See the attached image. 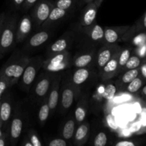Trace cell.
<instances>
[{
    "mask_svg": "<svg viewBox=\"0 0 146 146\" xmlns=\"http://www.w3.org/2000/svg\"><path fill=\"white\" fill-rule=\"evenodd\" d=\"M74 2L75 0H56L54 4L55 7L67 11L72 7Z\"/></svg>",
    "mask_w": 146,
    "mask_h": 146,
    "instance_id": "33",
    "label": "cell"
},
{
    "mask_svg": "<svg viewBox=\"0 0 146 146\" xmlns=\"http://www.w3.org/2000/svg\"><path fill=\"white\" fill-rule=\"evenodd\" d=\"M0 146H5V140L3 136H0Z\"/></svg>",
    "mask_w": 146,
    "mask_h": 146,
    "instance_id": "47",
    "label": "cell"
},
{
    "mask_svg": "<svg viewBox=\"0 0 146 146\" xmlns=\"http://www.w3.org/2000/svg\"><path fill=\"white\" fill-rule=\"evenodd\" d=\"M25 146H33V145L31 143H27L25 144Z\"/></svg>",
    "mask_w": 146,
    "mask_h": 146,
    "instance_id": "49",
    "label": "cell"
},
{
    "mask_svg": "<svg viewBox=\"0 0 146 146\" xmlns=\"http://www.w3.org/2000/svg\"><path fill=\"white\" fill-rule=\"evenodd\" d=\"M121 47L116 44H106L101 47L96 54V64L98 71H101V68L112 58L114 54L121 48Z\"/></svg>",
    "mask_w": 146,
    "mask_h": 146,
    "instance_id": "8",
    "label": "cell"
},
{
    "mask_svg": "<svg viewBox=\"0 0 146 146\" xmlns=\"http://www.w3.org/2000/svg\"><path fill=\"white\" fill-rule=\"evenodd\" d=\"M98 9V7L94 1L86 4V6L83 9L80 20V25L84 31L95 24Z\"/></svg>",
    "mask_w": 146,
    "mask_h": 146,
    "instance_id": "12",
    "label": "cell"
},
{
    "mask_svg": "<svg viewBox=\"0 0 146 146\" xmlns=\"http://www.w3.org/2000/svg\"><path fill=\"white\" fill-rule=\"evenodd\" d=\"M75 125H76V120L75 118H70L65 123L63 128V137L66 140H69L74 135L75 132Z\"/></svg>",
    "mask_w": 146,
    "mask_h": 146,
    "instance_id": "28",
    "label": "cell"
},
{
    "mask_svg": "<svg viewBox=\"0 0 146 146\" xmlns=\"http://www.w3.org/2000/svg\"><path fill=\"white\" fill-rule=\"evenodd\" d=\"M131 26L123 27H106L104 30V42L106 44H116L121 42V38Z\"/></svg>",
    "mask_w": 146,
    "mask_h": 146,
    "instance_id": "10",
    "label": "cell"
},
{
    "mask_svg": "<svg viewBox=\"0 0 146 146\" xmlns=\"http://www.w3.org/2000/svg\"><path fill=\"white\" fill-rule=\"evenodd\" d=\"M146 31V11L143 15L137 21L133 26H131L129 29L126 31L121 38V41H129L133 36L138 33Z\"/></svg>",
    "mask_w": 146,
    "mask_h": 146,
    "instance_id": "19",
    "label": "cell"
},
{
    "mask_svg": "<svg viewBox=\"0 0 146 146\" xmlns=\"http://www.w3.org/2000/svg\"><path fill=\"white\" fill-rule=\"evenodd\" d=\"M108 81H106L107 84H101L99 86L101 96L104 100V104H108V102L112 101L118 91L115 83L108 82Z\"/></svg>",
    "mask_w": 146,
    "mask_h": 146,
    "instance_id": "22",
    "label": "cell"
},
{
    "mask_svg": "<svg viewBox=\"0 0 146 146\" xmlns=\"http://www.w3.org/2000/svg\"><path fill=\"white\" fill-rule=\"evenodd\" d=\"M38 1V0H24V2L21 7V9L24 11H27L29 10Z\"/></svg>",
    "mask_w": 146,
    "mask_h": 146,
    "instance_id": "38",
    "label": "cell"
},
{
    "mask_svg": "<svg viewBox=\"0 0 146 146\" xmlns=\"http://www.w3.org/2000/svg\"><path fill=\"white\" fill-rule=\"evenodd\" d=\"M131 41V44L135 47L143 45V44L146 43V31L145 32H141L138 33V34H135L131 38L130 40Z\"/></svg>",
    "mask_w": 146,
    "mask_h": 146,
    "instance_id": "32",
    "label": "cell"
},
{
    "mask_svg": "<svg viewBox=\"0 0 146 146\" xmlns=\"http://www.w3.org/2000/svg\"><path fill=\"white\" fill-rule=\"evenodd\" d=\"M44 60L42 56L30 58L29 61L19 79L20 87L22 88L23 91L29 92L31 86L36 81L38 71L42 67Z\"/></svg>",
    "mask_w": 146,
    "mask_h": 146,
    "instance_id": "3",
    "label": "cell"
},
{
    "mask_svg": "<svg viewBox=\"0 0 146 146\" xmlns=\"http://www.w3.org/2000/svg\"><path fill=\"white\" fill-rule=\"evenodd\" d=\"M61 78H62L61 74L59 73L56 74L54 81H53L52 85L50 88L48 96H47V102H48V106L51 110V113H53L55 111V109L58 106V103H59Z\"/></svg>",
    "mask_w": 146,
    "mask_h": 146,
    "instance_id": "9",
    "label": "cell"
},
{
    "mask_svg": "<svg viewBox=\"0 0 146 146\" xmlns=\"http://www.w3.org/2000/svg\"><path fill=\"white\" fill-rule=\"evenodd\" d=\"M134 53H135L134 54L140 57L143 60V61L146 60V43L139 46L135 47L134 49Z\"/></svg>",
    "mask_w": 146,
    "mask_h": 146,
    "instance_id": "36",
    "label": "cell"
},
{
    "mask_svg": "<svg viewBox=\"0 0 146 146\" xmlns=\"http://www.w3.org/2000/svg\"><path fill=\"white\" fill-rule=\"evenodd\" d=\"M12 115V99L9 93H5L1 99L0 106V118L1 123L9 122Z\"/></svg>",
    "mask_w": 146,
    "mask_h": 146,
    "instance_id": "18",
    "label": "cell"
},
{
    "mask_svg": "<svg viewBox=\"0 0 146 146\" xmlns=\"http://www.w3.org/2000/svg\"><path fill=\"white\" fill-rule=\"evenodd\" d=\"M48 146H66V142L61 138H57L51 141Z\"/></svg>",
    "mask_w": 146,
    "mask_h": 146,
    "instance_id": "39",
    "label": "cell"
},
{
    "mask_svg": "<svg viewBox=\"0 0 146 146\" xmlns=\"http://www.w3.org/2000/svg\"><path fill=\"white\" fill-rule=\"evenodd\" d=\"M0 106H1V99H0Z\"/></svg>",
    "mask_w": 146,
    "mask_h": 146,
    "instance_id": "51",
    "label": "cell"
},
{
    "mask_svg": "<svg viewBox=\"0 0 146 146\" xmlns=\"http://www.w3.org/2000/svg\"><path fill=\"white\" fill-rule=\"evenodd\" d=\"M11 87L9 82L4 76L0 75V99L6 93L8 88Z\"/></svg>",
    "mask_w": 146,
    "mask_h": 146,
    "instance_id": "35",
    "label": "cell"
},
{
    "mask_svg": "<svg viewBox=\"0 0 146 146\" xmlns=\"http://www.w3.org/2000/svg\"><path fill=\"white\" fill-rule=\"evenodd\" d=\"M11 2L13 7L17 10L21 8L24 2V0H11Z\"/></svg>",
    "mask_w": 146,
    "mask_h": 146,
    "instance_id": "41",
    "label": "cell"
},
{
    "mask_svg": "<svg viewBox=\"0 0 146 146\" xmlns=\"http://www.w3.org/2000/svg\"><path fill=\"white\" fill-rule=\"evenodd\" d=\"M19 114H15L11 122L10 135L13 139H17L20 136L23 128V120Z\"/></svg>",
    "mask_w": 146,
    "mask_h": 146,
    "instance_id": "25",
    "label": "cell"
},
{
    "mask_svg": "<svg viewBox=\"0 0 146 146\" xmlns=\"http://www.w3.org/2000/svg\"><path fill=\"white\" fill-rule=\"evenodd\" d=\"M141 95L142 96H146V85L142 87V89L141 91Z\"/></svg>",
    "mask_w": 146,
    "mask_h": 146,
    "instance_id": "45",
    "label": "cell"
},
{
    "mask_svg": "<svg viewBox=\"0 0 146 146\" xmlns=\"http://www.w3.org/2000/svg\"><path fill=\"white\" fill-rule=\"evenodd\" d=\"M140 75V67L134 69L128 70V71H124L122 73L121 76L115 81V84L117 88L123 89L124 86L128 85L130 82L135 79L136 77Z\"/></svg>",
    "mask_w": 146,
    "mask_h": 146,
    "instance_id": "20",
    "label": "cell"
},
{
    "mask_svg": "<svg viewBox=\"0 0 146 146\" xmlns=\"http://www.w3.org/2000/svg\"><path fill=\"white\" fill-rule=\"evenodd\" d=\"M72 65V59L68 51L49 56L44 60L41 68L46 71L60 73Z\"/></svg>",
    "mask_w": 146,
    "mask_h": 146,
    "instance_id": "4",
    "label": "cell"
},
{
    "mask_svg": "<svg viewBox=\"0 0 146 146\" xmlns=\"http://www.w3.org/2000/svg\"><path fill=\"white\" fill-rule=\"evenodd\" d=\"M1 132H0V136H1Z\"/></svg>",
    "mask_w": 146,
    "mask_h": 146,
    "instance_id": "52",
    "label": "cell"
},
{
    "mask_svg": "<svg viewBox=\"0 0 146 146\" xmlns=\"http://www.w3.org/2000/svg\"><path fill=\"white\" fill-rule=\"evenodd\" d=\"M6 16H7V13L6 12H2L0 14V33H1V28H2L3 24H4V19L6 18Z\"/></svg>",
    "mask_w": 146,
    "mask_h": 146,
    "instance_id": "44",
    "label": "cell"
},
{
    "mask_svg": "<svg viewBox=\"0 0 146 146\" xmlns=\"http://www.w3.org/2000/svg\"><path fill=\"white\" fill-rule=\"evenodd\" d=\"M133 50V49L131 47H125V48L121 47L118 55V75L122 74L125 64L132 54Z\"/></svg>",
    "mask_w": 146,
    "mask_h": 146,
    "instance_id": "26",
    "label": "cell"
},
{
    "mask_svg": "<svg viewBox=\"0 0 146 146\" xmlns=\"http://www.w3.org/2000/svg\"><path fill=\"white\" fill-rule=\"evenodd\" d=\"M73 40H74V36L72 34H64L49 46L47 50V57L58 54V53L68 51V48L71 46Z\"/></svg>",
    "mask_w": 146,
    "mask_h": 146,
    "instance_id": "14",
    "label": "cell"
},
{
    "mask_svg": "<svg viewBox=\"0 0 146 146\" xmlns=\"http://www.w3.org/2000/svg\"><path fill=\"white\" fill-rule=\"evenodd\" d=\"M31 11V16L33 21V26L35 29L40 28L43 24L46 21L54 4L49 0H40L37 1Z\"/></svg>",
    "mask_w": 146,
    "mask_h": 146,
    "instance_id": "7",
    "label": "cell"
},
{
    "mask_svg": "<svg viewBox=\"0 0 146 146\" xmlns=\"http://www.w3.org/2000/svg\"><path fill=\"white\" fill-rule=\"evenodd\" d=\"M51 113L49 106H48V102H47V97L43 100L41 102V106L38 113V121L41 123H45Z\"/></svg>",
    "mask_w": 146,
    "mask_h": 146,
    "instance_id": "29",
    "label": "cell"
},
{
    "mask_svg": "<svg viewBox=\"0 0 146 146\" xmlns=\"http://www.w3.org/2000/svg\"><path fill=\"white\" fill-rule=\"evenodd\" d=\"M91 74L90 68H76L71 77V82L74 86L80 88L82 84L86 83L89 78Z\"/></svg>",
    "mask_w": 146,
    "mask_h": 146,
    "instance_id": "21",
    "label": "cell"
},
{
    "mask_svg": "<svg viewBox=\"0 0 146 146\" xmlns=\"http://www.w3.org/2000/svg\"><path fill=\"white\" fill-rule=\"evenodd\" d=\"M106 121L107 125H108L109 128H111L113 130H116L118 128L117 124L115 123V118H114L113 115L111 113H108L106 115Z\"/></svg>",
    "mask_w": 146,
    "mask_h": 146,
    "instance_id": "37",
    "label": "cell"
},
{
    "mask_svg": "<svg viewBox=\"0 0 146 146\" xmlns=\"http://www.w3.org/2000/svg\"><path fill=\"white\" fill-rule=\"evenodd\" d=\"M66 14L67 11L58 8V7L54 6V7H53L52 9H51L49 16H48L46 21L41 25V27H42V29L48 28V27H50L51 26L56 24V22L60 21L61 19L64 18V17L66 15Z\"/></svg>",
    "mask_w": 146,
    "mask_h": 146,
    "instance_id": "23",
    "label": "cell"
},
{
    "mask_svg": "<svg viewBox=\"0 0 146 146\" xmlns=\"http://www.w3.org/2000/svg\"><path fill=\"white\" fill-rule=\"evenodd\" d=\"M115 146H136V144L131 141H122L117 143Z\"/></svg>",
    "mask_w": 146,
    "mask_h": 146,
    "instance_id": "43",
    "label": "cell"
},
{
    "mask_svg": "<svg viewBox=\"0 0 146 146\" xmlns=\"http://www.w3.org/2000/svg\"><path fill=\"white\" fill-rule=\"evenodd\" d=\"M103 1H104V0H94V2L95 3L97 7H98V8H99L100 6L101 5V4H102Z\"/></svg>",
    "mask_w": 146,
    "mask_h": 146,
    "instance_id": "46",
    "label": "cell"
},
{
    "mask_svg": "<svg viewBox=\"0 0 146 146\" xmlns=\"http://www.w3.org/2000/svg\"></svg>",
    "mask_w": 146,
    "mask_h": 146,
    "instance_id": "53",
    "label": "cell"
},
{
    "mask_svg": "<svg viewBox=\"0 0 146 146\" xmlns=\"http://www.w3.org/2000/svg\"><path fill=\"white\" fill-rule=\"evenodd\" d=\"M19 21L17 14H7L0 33V57L9 52L14 47Z\"/></svg>",
    "mask_w": 146,
    "mask_h": 146,
    "instance_id": "2",
    "label": "cell"
},
{
    "mask_svg": "<svg viewBox=\"0 0 146 146\" xmlns=\"http://www.w3.org/2000/svg\"><path fill=\"white\" fill-rule=\"evenodd\" d=\"M145 79L139 75L131 82H130L128 85L125 86V91L130 94H135L142 88L143 86L145 84Z\"/></svg>",
    "mask_w": 146,
    "mask_h": 146,
    "instance_id": "27",
    "label": "cell"
},
{
    "mask_svg": "<svg viewBox=\"0 0 146 146\" xmlns=\"http://www.w3.org/2000/svg\"><path fill=\"white\" fill-rule=\"evenodd\" d=\"M107 143V135L105 133L100 132L94 140V146H105Z\"/></svg>",
    "mask_w": 146,
    "mask_h": 146,
    "instance_id": "34",
    "label": "cell"
},
{
    "mask_svg": "<svg viewBox=\"0 0 146 146\" xmlns=\"http://www.w3.org/2000/svg\"><path fill=\"white\" fill-rule=\"evenodd\" d=\"M142 63L143 60L140 57H138L135 54H131L129 59L128 60L127 63L125 64V66H124L123 71L122 73H123L125 71H128V70L139 68Z\"/></svg>",
    "mask_w": 146,
    "mask_h": 146,
    "instance_id": "30",
    "label": "cell"
},
{
    "mask_svg": "<svg viewBox=\"0 0 146 146\" xmlns=\"http://www.w3.org/2000/svg\"><path fill=\"white\" fill-rule=\"evenodd\" d=\"M56 73L46 71L41 74L33 86L32 95L37 102L43 101L48 96Z\"/></svg>",
    "mask_w": 146,
    "mask_h": 146,
    "instance_id": "6",
    "label": "cell"
},
{
    "mask_svg": "<svg viewBox=\"0 0 146 146\" xmlns=\"http://www.w3.org/2000/svg\"><path fill=\"white\" fill-rule=\"evenodd\" d=\"M51 33L48 29H42L33 34L28 39L25 45L27 49L33 50L44 45L50 38Z\"/></svg>",
    "mask_w": 146,
    "mask_h": 146,
    "instance_id": "17",
    "label": "cell"
},
{
    "mask_svg": "<svg viewBox=\"0 0 146 146\" xmlns=\"http://www.w3.org/2000/svg\"><path fill=\"white\" fill-rule=\"evenodd\" d=\"M94 0H83V1H84L85 4H88V3H90V2H92V1H94Z\"/></svg>",
    "mask_w": 146,
    "mask_h": 146,
    "instance_id": "48",
    "label": "cell"
},
{
    "mask_svg": "<svg viewBox=\"0 0 146 146\" xmlns=\"http://www.w3.org/2000/svg\"><path fill=\"white\" fill-rule=\"evenodd\" d=\"M31 143L32 144L33 146H41V143L38 139V136L36 134H32L31 135Z\"/></svg>",
    "mask_w": 146,
    "mask_h": 146,
    "instance_id": "40",
    "label": "cell"
},
{
    "mask_svg": "<svg viewBox=\"0 0 146 146\" xmlns=\"http://www.w3.org/2000/svg\"><path fill=\"white\" fill-rule=\"evenodd\" d=\"M33 28V21L29 14H24L20 19H19L17 29V44L24 41L31 33Z\"/></svg>",
    "mask_w": 146,
    "mask_h": 146,
    "instance_id": "13",
    "label": "cell"
},
{
    "mask_svg": "<svg viewBox=\"0 0 146 146\" xmlns=\"http://www.w3.org/2000/svg\"><path fill=\"white\" fill-rule=\"evenodd\" d=\"M29 60L27 55L15 53L1 68L0 75L7 79L12 86L19 81Z\"/></svg>",
    "mask_w": 146,
    "mask_h": 146,
    "instance_id": "1",
    "label": "cell"
},
{
    "mask_svg": "<svg viewBox=\"0 0 146 146\" xmlns=\"http://www.w3.org/2000/svg\"><path fill=\"white\" fill-rule=\"evenodd\" d=\"M1 118H0V125H1Z\"/></svg>",
    "mask_w": 146,
    "mask_h": 146,
    "instance_id": "50",
    "label": "cell"
},
{
    "mask_svg": "<svg viewBox=\"0 0 146 146\" xmlns=\"http://www.w3.org/2000/svg\"><path fill=\"white\" fill-rule=\"evenodd\" d=\"M81 88L76 87L71 84V81L66 79L63 81L60 93V108L61 113H65L71 108L74 101L78 99L81 96Z\"/></svg>",
    "mask_w": 146,
    "mask_h": 146,
    "instance_id": "5",
    "label": "cell"
},
{
    "mask_svg": "<svg viewBox=\"0 0 146 146\" xmlns=\"http://www.w3.org/2000/svg\"><path fill=\"white\" fill-rule=\"evenodd\" d=\"M96 54L95 51H85L78 54L72 59V65L76 68H89L96 62Z\"/></svg>",
    "mask_w": 146,
    "mask_h": 146,
    "instance_id": "15",
    "label": "cell"
},
{
    "mask_svg": "<svg viewBox=\"0 0 146 146\" xmlns=\"http://www.w3.org/2000/svg\"><path fill=\"white\" fill-rule=\"evenodd\" d=\"M121 49V48L99 71L100 78L103 82L110 81L118 75V55Z\"/></svg>",
    "mask_w": 146,
    "mask_h": 146,
    "instance_id": "11",
    "label": "cell"
},
{
    "mask_svg": "<svg viewBox=\"0 0 146 146\" xmlns=\"http://www.w3.org/2000/svg\"><path fill=\"white\" fill-rule=\"evenodd\" d=\"M84 33L88 36L89 39L94 42H104V30L103 27L96 24V22L89 28L84 30Z\"/></svg>",
    "mask_w": 146,
    "mask_h": 146,
    "instance_id": "24",
    "label": "cell"
},
{
    "mask_svg": "<svg viewBox=\"0 0 146 146\" xmlns=\"http://www.w3.org/2000/svg\"><path fill=\"white\" fill-rule=\"evenodd\" d=\"M90 105L89 96L84 94L80 96L78 99V104L74 111V118L78 123H81L86 119L88 107Z\"/></svg>",
    "mask_w": 146,
    "mask_h": 146,
    "instance_id": "16",
    "label": "cell"
},
{
    "mask_svg": "<svg viewBox=\"0 0 146 146\" xmlns=\"http://www.w3.org/2000/svg\"><path fill=\"white\" fill-rule=\"evenodd\" d=\"M89 132V125L87 123H81L77 128L75 133L76 140L78 141H82L85 139Z\"/></svg>",
    "mask_w": 146,
    "mask_h": 146,
    "instance_id": "31",
    "label": "cell"
},
{
    "mask_svg": "<svg viewBox=\"0 0 146 146\" xmlns=\"http://www.w3.org/2000/svg\"><path fill=\"white\" fill-rule=\"evenodd\" d=\"M140 75L146 80V60L143 61L140 66Z\"/></svg>",
    "mask_w": 146,
    "mask_h": 146,
    "instance_id": "42",
    "label": "cell"
}]
</instances>
